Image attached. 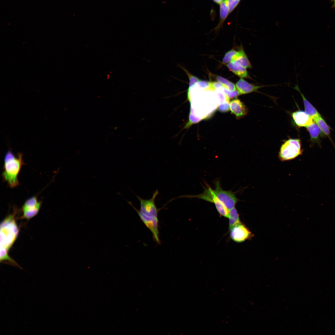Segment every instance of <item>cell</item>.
Wrapping results in <instances>:
<instances>
[{"mask_svg":"<svg viewBox=\"0 0 335 335\" xmlns=\"http://www.w3.org/2000/svg\"><path fill=\"white\" fill-rule=\"evenodd\" d=\"M18 229L14 219V214L7 217L0 225V261H8L15 265H19L10 258L8 251L11 247L18 233Z\"/></svg>","mask_w":335,"mask_h":335,"instance_id":"cell-1","label":"cell"},{"mask_svg":"<svg viewBox=\"0 0 335 335\" xmlns=\"http://www.w3.org/2000/svg\"><path fill=\"white\" fill-rule=\"evenodd\" d=\"M23 154L18 153L16 156L10 150L6 153L4 159L2 176L8 186L13 188L19 184L18 177L24 164Z\"/></svg>","mask_w":335,"mask_h":335,"instance_id":"cell-2","label":"cell"},{"mask_svg":"<svg viewBox=\"0 0 335 335\" xmlns=\"http://www.w3.org/2000/svg\"><path fill=\"white\" fill-rule=\"evenodd\" d=\"M158 190L153 193L152 197L150 199H145L136 195L140 202V208L138 210L132 204L131 205L135 210L141 220H158V214L161 209L157 208L155 203V199L159 194Z\"/></svg>","mask_w":335,"mask_h":335,"instance_id":"cell-3","label":"cell"},{"mask_svg":"<svg viewBox=\"0 0 335 335\" xmlns=\"http://www.w3.org/2000/svg\"><path fill=\"white\" fill-rule=\"evenodd\" d=\"M196 198L213 203L221 216L227 218L229 217V210L218 199L214 193L213 189L207 183H205V186H203V192L201 194L194 195H181L176 198Z\"/></svg>","mask_w":335,"mask_h":335,"instance_id":"cell-4","label":"cell"},{"mask_svg":"<svg viewBox=\"0 0 335 335\" xmlns=\"http://www.w3.org/2000/svg\"><path fill=\"white\" fill-rule=\"evenodd\" d=\"M301 141L298 139H290L286 141L281 146L279 158L282 161L293 159L301 155Z\"/></svg>","mask_w":335,"mask_h":335,"instance_id":"cell-5","label":"cell"},{"mask_svg":"<svg viewBox=\"0 0 335 335\" xmlns=\"http://www.w3.org/2000/svg\"><path fill=\"white\" fill-rule=\"evenodd\" d=\"M214 193L218 199L229 210L235 207L239 199L236 196V192L223 190L221 186L220 181L216 180L215 182Z\"/></svg>","mask_w":335,"mask_h":335,"instance_id":"cell-6","label":"cell"},{"mask_svg":"<svg viewBox=\"0 0 335 335\" xmlns=\"http://www.w3.org/2000/svg\"><path fill=\"white\" fill-rule=\"evenodd\" d=\"M41 204L42 201L38 200L37 196L27 199L21 208L22 218L29 219L35 216L38 212Z\"/></svg>","mask_w":335,"mask_h":335,"instance_id":"cell-7","label":"cell"},{"mask_svg":"<svg viewBox=\"0 0 335 335\" xmlns=\"http://www.w3.org/2000/svg\"><path fill=\"white\" fill-rule=\"evenodd\" d=\"M230 236L234 241L241 243L250 238L252 234L246 226L241 222L230 230Z\"/></svg>","mask_w":335,"mask_h":335,"instance_id":"cell-8","label":"cell"},{"mask_svg":"<svg viewBox=\"0 0 335 335\" xmlns=\"http://www.w3.org/2000/svg\"><path fill=\"white\" fill-rule=\"evenodd\" d=\"M268 85L252 84L241 78L236 83V87L240 95L257 92L259 89Z\"/></svg>","mask_w":335,"mask_h":335,"instance_id":"cell-9","label":"cell"},{"mask_svg":"<svg viewBox=\"0 0 335 335\" xmlns=\"http://www.w3.org/2000/svg\"><path fill=\"white\" fill-rule=\"evenodd\" d=\"M292 116L295 124L299 127H306L314 120L305 111L299 110L293 112Z\"/></svg>","mask_w":335,"mask_h":335,"instance_id":"cell-10","label":"cell"},{"mask_svg":"<svg viewBox=\"0 0 335 335\" xmlns=\"http://www.w3.org/2000/svg\"><path fill=\"white\" fill-rule=\"evenodd\" d=\"M229 106L231 113L238 118L244 117L248 113V109L245 105L238 99L232 100Z\"/></svg>","mask_w":335,"mask_h":335,"instance_id":"cell-11","label":"cell"},{"mask_svg":"<svg viewBox=\"0 0 335 335\" xmlns=\"http://www.w3.org/2000/svg\"><path fill=\"white\" fill-rule=\"evenodd\" d=\"M227 68L233 73L241 78H251L246 69L235 61H231L227 64Z\"/></svg>","mask_w":335,"mask_h":335,"instance_id":"cell-12","label":"cell"},{"mask_svg":"<svg viewBox=\"0 0 335 335\" xmlns=\"http://www.w3.org/2000/svg\"><path fill=\"white\" fill-rule=\"evenodd\" d=\"M232 61H235L246 69L251 68V64L242 48L237 51L233 57Z\"/></svg>","mask_w":335,"mask_h":335,"instance_id":"cell-13","label":"cell"},{"mask_svg":"<svg viewBox=\"0 0 335 335\" xmlns=\"http://www.w3.org/2000/svg\"><path fill=\"white\" fill-rule=\"evenodd\" d=\"M293 88L298 92L301 94L303 100L305 111L313 119L320 115L315 108L306 99L303 94L301 93L298 85H296Z\"/></svg>","mask_w":335,"mask_h":335,"instance_id":"cell-14","label":"cell"},{"mask_svg":"<svg viewBox=\"0 0 335 335\" xmlns=\"http://www.w3.org/2000/svg\"><path fill=\"white\" fill-rule=\"evenodd\" d=\"M306 127L310 134L311 140L313 141L318 142L321 136H322L323 134H324L314 121Z\"/></svg>","mask_w":335,"mask_h":335,"instance_id":"cell-15","label":"cell"},{"mask_svg":"<svg viewBox=\"0 0 335 335\" xmlns=\"http://www.w3.org/2000/svg\"><path fill=\"white\" fill-rule=\"evenodd\" d=\"M220 5V21L217 28L220 27L230 13L226 0H224Z\"/></svg>","mask_w":335,"mask_h":335,"instance_id":"cell-16","label":"cell"},{"mask_svg":"<svg viewBox=\"0 0 335 335\" xmlns=\"http://www.w3.org/2000/svg\"><path fill=\"white\" fill-rule=\"evenodd\" d=\"M228 218H229V230L234 226L241 223L239 214L235 207L229 210Z\"/></svg>","mask_w":335,"mask_h":335,"instance_id":"cell-17","label":"cell"},{"mask_svg":"<svg viewBox=\"0 0 335 335\" xmlns=\"http://www.w3.org/2000/svg\"><path fill=\"white\" fill-rule=\"evenodd\" d=\"M313 119L318 125L324 135L328 136L329 135L330 128L321 115L314 118Z\"/></svg>","mask_w":335,"mask_h":335,"instance_id":"cell-18","label":"cell"},{"mask_svg":"<svg viewBox=\"0 0 335 335\" xmlns=\"http://www.w3.org/2000/svg\"><path fill=\"white\" fill-rule=\"evenodd\" d=\"M215 78L218 82L221 84L228 90L233 91L236 90L235 86L232 82L219 76H216Z\"/></svg>","mask_w":335,"mask_h":335,"instance_id":"cell-19","label":"cell"},{"mask_svg":"<svg viewBox=\"0 0 335 335\" xmlns=\"http://www.w3.org/2000/svg\"><path fill=\"white\" fill-rule=\"evenodd\" d=\"M180 67L184 71L189 78V89L193 87L200 80L199 78L191 74L185 68L181 66Z\"/></svg>","mask_w":335,"mask_h":335,"instance_id":"cell-20","label":"cell"},{"mask_svg":"<svg viewBox=\"0 0 335 335\" xmlns=\"http://www.w3.org/2000/svg\"><path fill=\"white\" fill-rule=\"evenodd\" d=\"M237 51L234 49H232L227 51L225 55L222 60L223 64L228 63L231 61L234 56L237 53Z\"/></svg>","mask_w":335,"mask_h":335,"instance_id":"cell-21","label":"cell"},{"mask_svg":"<svg viewBox=\"0 0 335 335\" xmlns=\"http://www.w3.org/2000/svg\"><path fill=\"white\" fill-rule=\"evenodd\" d=\"M229 13L231 12L238 5L240 0H226Z\"/></svg>","mask_w":335,"mask_h":335,"instance_id":"cell-22","label":"cell"},{"mask_svg":"<svg viewBox=\"0 0 335 335\" xmlns=\"http://www.w3.org/2000/svg\"><path fill=\"white\" fill-rule=\"evenodd\" d=\"M222 91L223 93L227 95L230 99L236 97L240 95L237 90L230 91L228 90L224 87L222 88Z\"/></svg>","mask_w":335,"mask_h":335,"instance_id":"cell-23","label":"cell"},{"mask_svg":"<svg viewBox=\"0 0 335 335\" xmlns=\"http://www.w3.org/2000/svg\"><path fill=\"white\" fill-rule=\"evenodd\" d=\"M218 108L221 112H225L228 111L230 109L229 102H226L219 104Z\"/></svg>","mask_w":335,"mask_h":335,"instance_id":"cell-24","label":"cell"},{"mask_svg":"<svg viewBox=\"0 0 335 335\" xmlns=\"http://www.w3.org/2000/svg\"><path fill=\"white\" fill-rule=\"evenodd\" d=\"M198 86L201 88L207 89L209 87L210 85V82L200 80L197 83Z\"/></svg>","mask_w":335,"mask_h":335,"instance_id":"cell-25","label":"cell"}]
</instances>
